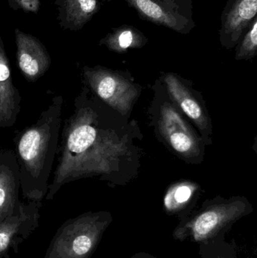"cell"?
<instances>
[{"mask_svg":"<svg viewBox=\"0 0 257 258\" xmlns=\"http://www.w3.org/2000/svg\"><path fill=\"white\" fill-rule=\"evenodd\" d=\"M125 152V143L110 126L104 103L84 86L74 101L73 112L63 122L57 166L45 199L53 200L62 186L80 179L111 180Z\"/></svg>","mask_w":257,"mask_h":258,"instance_id":"cell-1","label":"cell"},{"mask_svg":"<svg viewBox=\"0 0 257 258\" xmlns=\"http://www.w3.org/2000/svg\"><path fill=\"white\" fill-rule=\"evenodd\" d=\"M63 105L62 95L54 97L37 121L14 138L21 189L28 201L41 202L48 192L58 148Z\"/></svg>","mask_w":257,"mask_h":258,"instance_id":"cell-2","label":"cell"},{"mask_svg":"<svg viewBox=\"0 0 257 258\" xmlns=\"http://www.w3.org/2000/svg\"><path fill=\"white\" fill-rule=\"evenodd\" d=\"M252 212L251 205L244 197L208 201L202 209L181 219L173 232L174 239L208 242Z\"/></svg>","mask_w":257,"mask_h":258,"instance_id":"cell-3","label":"cell"},{"mask_svg":"<svg viewBox=\"0 0 257 258\" xmlns=\"http://www.w3.org/2000/svg\"><path fill=\"white\" fill-rule=\"evenodd\" d=\"M113 219L110 212L101 211L68 220L56 232L44 258L92 257Z\"/></svg>","mask_w":257,"mask_h":258,"instance_id":"cell-4","label":"cell"},{"mask_svg":"<svg viewBox=\"0 0 257 258\" xmlns=\"http://www.w3.org/2000/svg\"><path fill=\"white\" fill-rule=\"evenodd\" d=\"M82 83L100 101L125 115L131 110L138 91L120 74L101 66L82 68Z\"/></svg>","mask_w":257,"mask_h":258,"instance_id":"cell-5","label":"cell"},{"mask_svg":"<svg viewBox=\"0 0 257 258\" xmlns=\"http://www.w3.org/2000/svg\"><path fill=\"white\" fill-rule=\"evenodd\" d=\"M140 19L181 34L196 27L193 0H125Z\"/></svg>","mask_w":257,"mask_h":258,"instance_id":"cell-6","label":"cell"},{"mask_svg":"<svg viewBox=\"0 0 257 258\" xmlns=\"http://www.w3.org/2000/svg\"><path fill=\"white\" fill-rule=\"evenodd\" d=\"M41 202H21L15 213L0 224V258H11L39 227Z\"/></svg>","mask_w":257,"mask_h":258,"instance_id":"cell-7","label":"cell"},{"mask_svg":"<svg viewBox=\"0 0 257 258\" xmlns=\"http://www.w3.org/2000/svg\"><path fill=\"white\" fill-rule=\"evenodd\" d=\"M158 125L161 135L176 153L187 159H193L200 153L199 141L196 134L176 107L170 103L161 105Z\"/></svg>","mask_w":257,"mask_h":258,"instance_id":"cell-8","label":"cell"},{"mask_svg":"<svg viewBox=\"0 0 257 258\" xmlns=\"http://www.w3.org/2000/svg\"><path fill=\"white\" fill-rule=\"evenodd\" d=\"M16 62L23 77L30 83L42 78L51 64V58L46 47L33 35L15 30Z\"/></svg>","mask_w":257,"mask_h":258,"instance_id":"cell-9","label":"cell"},{"mask_svg":"<svg viewBox=\"0 0 257 258\" xmlns=\"http://www.w3.org/2000/svg\"><path fill=\"white\" fill-rule=\"evenodd\" d=\"M257 14V0H228L220 22V42L224 48H235L248 30Z\"/></svg>","mask_w":257,"mask_h":258,"instance_id":"cell-10","label":"cell"},{"mask_svg":"<svg viewBox=\"0 0 257 258\" xmlns=\"http://www.w3.org/2000/svg\"><path fill=\"white\" fill-rule=\"evenodd\" d=\"M19 168L13 150L0 151V224L15 213L21 205Z\"/></svg>","mask_w":257,"mask_h":258,"instance_id":"cell-11","label":"cell"},{"mask_svg":"<svg viewBox=\"0 0 257 258\" xmlns=\"http://www.w3.org/2000/svg\"><path fill=\"white\" fill-rule=\"evenodd\" d=\"M21 95L14 83L10 63L0 33V129L16 122L21 110Z\"/></svg>","mask_w":257,"mask_h":258,"instance_id":"cell-12","label":"cell"},{"mask_svg":"<svg viewBox=\"0 0 257 258\" xmlns=\"http://www.w3.org/2000/svg\"><path fill=\"white\" fill-rule=\"evenodd\" d=\"M57 21L62 29L81 30L101 10L102 0H55Z\"/></svg>","mask_w":257,"mask_h":258,"instance_id":"cell-13","label":"cell"},{"mask_svg":"<svg viewBox=\"0 0 257 258\" xmlns=\"http://www.w3.org/2000/svg\"><path fill=\"white\" fill-rule=\"evenodd\" d=\"M166 87L174 101L181 110L196 124L202 132L208 130V119L202 104L185 85L175 74H167L164 77Z\"/></svg>","mask_w":257,"mask_h":258,"instance_id":"cell-14","label":"cell"},{"mask_svg":"<svg viewBox=\"0 0 257 258\" xmlns=\"http://www.w3.org/2000/svg\"><path fill=\"white\" fill-rule=\"evenodd\" d=\"M148 39L142 32L133 26H121L113 28L100 41V45L115 52H124L128 48H140L147 43Z\"/></svg>","mask_w":257,"mask_h":258,"instance_id":"cell-15","label":"cell"},{"mask_svg":"<svg viewBox=\"0 0 257 258\" xmlns=\"http://www.w3.org/2000/svg\"><path fill=\"white\" fill-rule=\"evenodd\" d=\"M197 192V185L190 182L177 183L169 188L164 198V208L169 215H178L183 219Z\"/></svg>","mask_w":257,"mask_h":258,"instance_id":"cell-16","label":"cell"},{"mask_svg":"<svg viewBox=\"0 0 257 258\" xmlns=\"http://www.w3.org/2000/svg\"><path fill=\"white\" fill-rule=\"evenodd\" d=\"M236 60L253 58L257 53V18L237 44Z\"/></svg>","mask_w":257,"mask_h":258,"instance_id":"cell-17","label":"cell"},{"mask_svg":"<svg viewBox=\"0 0 257 258\" xmlns=\"http://www.w3.org/2000/svg\"><path fill=\"white\" fill-rule=\"evenodd\" d=\"M8 4L14 11L21 10L25 13L37 15L40 9V0H7Z\"/></svg>","mask_w":257,"mask_h":258,"instance_id":"cell-18","label":"cell"},{"mask_svg":"<svg viewBox=\"0 0 257 258\" xmlns=\"http://www.w3.org/2000/svg\"><path fill=\"white\" fill-rule=\"evenodd\" d=\"M131 258H157L152 254L146 252H138L134 254Z\"/></svg>","mask_w":257,"mask_h":258,"instance_id":"cell-19","label":"cell"}]
</instances>
